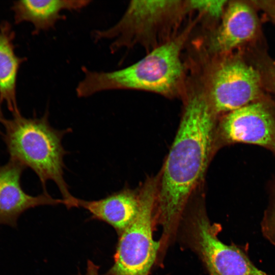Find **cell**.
<instances>
[{
	"instance_id": "cell-1",
	"label": "cell",
	"mask_w": 275,
	"mask_h": 275,
	"mask_svg": "<svg viewBox=\"0 0 275 275\" xmlns=\"http://www.w3.org/2000/svg\"><path fill=\"white\" fill-rule=\"evenodd\" d=\"M217 118L206 94L191 95L160 175L155 202L168 233L201 182L217 148Z\"/></svg>"
},
{
	"instance_id": "cell-2",
	"label": "cell",
	"mask_w": 275,
	"mask_h": 275,
	"mask_svg": "<svg viewBox=\"0 0 275 275\" xmlns=\"http://www.w3.org/2000/svg\"><path fill=\"white\" fill-rule=\"evenodd\" d=\"M1 124L5 129L3 138L10 159L32 169L38 177L43 192H47L46 182L53 181L66 207L71 208L75 197L70 194L64 178V158L68 152L62 141L72 129L52 127L48 121V111L40 118H26L20 112L12 114L10 119L3 118Z\"/></svg>"
},
{
	"instance_id": "cell-3",
	"label": "cell",
	"mask_w": 275,
	"mask_h": 275,
	"mask_svg": "<svg viewBox=\"0 0 275 275\" xmlns=\"http://www.w3.org/2000/svg\"><path fill=\"white\" fill-rule=\"evenodd\" d=\"M185 38L182 35L168 41L135 63L119 70L97 71L82 67L84 77L76 87L77 96L85 98L115 90H139L173 95L182 80L180 54Z\"/></svg>"
},
{
	"instance_id": "cell-4",
	"label": "cell",
	"mask_w": 275,
	"mask_h": 275,
	"mask_svg": "<svg viewBox=\"0 0 275 275\" xmlns=\"http://www.w3.org/2000/svg\"><path fill=\"white\" fill-rule=\"evenodd\" d=\"M157 186L158 177L149 178L139 188L138 214L120 235L114 263L107 275L148 274L160 245L152 233Z\"/></svg>"
},
{
	"instance_id": "cell-5",
	"label": "cell",
	"mask_w": 275,
	"mask_h": 275,
	"mask_svg": "<svg viewBox=\"0 0 275 275\" xmlns=\"http://www.w3.org/2000/svg\"><path fill=\"white\" fill-rule=\"evenodd\" d=\"M263 86L257 67L242 57H228L212 71L206 94L218 116L261 99Z\"/></svg>"
},
{
	"instance_id": "cell-6",
	"label": "cell",
	"mask_w": 275,
	"mask_h": 275,
	"mask_svg": "<svg viewBox=\"0 0 275 275\" xmlns=\"http://www.w3.org/2000/svg\"><path fill=\"white\" fill-rule=\"evenodd\" d=\"M217 144L245 143L275 155V107L260 99L226 114L217 126Z\"/></svg>"
},
{
	"instance_id": "cell-7",
	"label": "cell",
	"mask_w": 275,
	"mask_h": 275,
	"mask_svg": "<svg viewBox=\"0 0 275 275\" xmlns=\"http://www.w3.org/2000/svg\"><path fill=\"white\" fill-rule=\"evenodd\" d=\"M179 1H131L120 20L113 26L93 33L95 41L113 40L111 52L129 47L140 41L145 32L181 6Z\"/></svg>"
},
{
	"instance_id": "cell-8",
	"label": "cell",
	"mask_w": 275,
	"mask_h": 275,
	"mask_svg": "<svg viewBox=\"0 0 275 275\" xmlns=\"http://www.w3.org/2000/svg\"><path fill=\"white\" fill-rule=\"evenodd\" d=\"M195 224L197 247L210 275H272L257 268L239 248L222 242L218 228L206 216H199Z\"/></svg>"
},
{
	"instance_id": "cell-9",
	"label": "cell",
	"mask_w": 275,
	"mask_h": 275,
	"mask_svg": "<svg viewBox=\"0 0 275 275\" xmlns=\"http://www.w3.org/2000/svg\"><path fill=\"white\" fill-rule=\"evenodd\" d=\"M25 169L19 162L10 159L0 166V224H14L20 214L31 208L66 205L63 199H54L47 192L36 196L26 194L20 183Z\"/></svg>"
},
{
	"instance_id": "cell-10",
	"label": "cell",
	"mask_w": 275,
	"mask_h": 275,
	"mask_svg": "<svg viewBox=\"0 0 275 275\" xmlns=\"http://www.w3.org/2000/svg\"><path fill=\"white\" fill-rule=\"evenodd\" d=\"M258 20L250 5L232 1L226 8L222 21L211 41V49L227 53L253 40L258 31Z\"/></svg>"
},
{
	"instance_id": "cell-11",
	"label": "cell",
	"mask_w": 275,
	"mask_h": 275,
	"mask_svg": "<svg viewBox=\"0 0 275 275\" xmlns=\"http://www.w3.org/2000/svg\"><path fill=\"white\" fill-rule=\"evenodd\" d=\"M74 207L87 210L92 219L109 224L120 235L138 214L140 189L125 187L97 200L87 201L76 198Z\"/></svg>"
},
{
	"instance_id": "cell-12",
	"label": "cell",
	"mask_w": 275,
	"mask_h": 275,
	"mask_svg": "<svg viewBox=\"0 0 275 275\" xmlns=\"http://www.w3.org/2000/svg\"><path fill=\"white\" fill-rule=\"evenodd\" d=\"M89 0H20L13 2L12 10L16 24L26 21L34 26L33 34L54 29L65 18L63 11H80L90 3Z\"/></svg>"
},
{
	"instance_id": "cell-13",
	"label": "cell",
	"mask_w": 275,
	"mask_h": 275,
	"mask_svg": "<svg viewBox=\"0 0 275 275\" xmlns=\"http://www.w3.org/2000/svg\"><path fill=\"white\" fill-rule=\"evenodd\" d=\"M15 32L5 20L0 23V100L12 114L19 113L16 100V79L20 65L25 58L17 56L13 40Z\"/></svg>"
},
{
	"instance_id": "cell-14",
	"label": "cell",
	"mask_w": 275,
	"mask_h": 275,
	"mask_svg": "<svg viewBox=\"0 0 275 275\" xmlns=\"http://www.w3.org/2000/svg\"><path fill=\"white\" fill-rule=\"evenodd\" d=\"M260 225L263 236L275 246V185L270 202L264 212Z\"/></svg>"
},
{
	"instance_id": "cell-15",
	"label": "cell",
	"mask_w": 275,
	"mask_h": 275,
	"mask_svg": "<svg viewBox=\"0 0 275 275\" xmlns=\"http://www.w3.org/2000/svg\"><path fill=\"white\" fill-rule=\"evenodd\" d=\"M188 3V6L190 8L206 14L214 18H218L223 16L227 1L224 0H202L190 1Z\"/></svg>"
},
{
	"instance_id": "cell-16",
	"label": "cell",
	"mask_w": 275,
	"mask_h": 275,
	"mask_svg": "<svg viewBox=\"0 0 275 275\" xmlns=\"http://www.w3.org/2000/svg\"><path fill=\"white\" fill-rule=\"evenodd\" d=\"M259 62L257 68L259 70L263 85L275 94V62L264 57Z\"/></svg>"
},
{
	"instance_id": "cell-17",
	"label": "cell",
	"mask_w": 275,
	"mask_h": 275,
	"mask_svg": "<svg viewBox=\"0 0 275 275\" xmlns=\"http://www.w3.org/2000/svg\"><path fill=\"white\" fill-rule=\"evenodd\" d=\"M99 265L95 264L92 261L88 260L86 271L84 275H107L106 273L105 274H100L99 273ZM78 275L83 274L79 273Z\"/></svg>"
},
{
	"instance_id": "cell-18",
	"label": "cell",
	"mask_w": 275,
	"mask_h": 275,
	"mask_svg": "<svg viewBox=\"0 0 275 275\" xmlns=\"http://www.w3.org/2000/svg\"><path fill=\"white\" fill-rule=\"evenodd\" d=\"M1 104H2V101L0 100V124H1L2 120L3 119V118H4L3 115V113H2Z\"/></svg>"
}]
</instances>
